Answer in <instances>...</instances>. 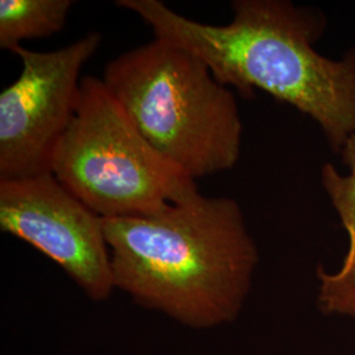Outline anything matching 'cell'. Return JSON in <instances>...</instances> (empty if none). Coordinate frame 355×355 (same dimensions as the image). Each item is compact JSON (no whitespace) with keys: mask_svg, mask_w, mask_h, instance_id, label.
<instances>
[{"mask_svg":"<svg viewBox=\"0 0 355 355\" xmlns=\"http://www.w3.org/2000/svg\"><path fill=\"white\" fill-rule=\"evenodd\" d=\"M340 154L349 168L347 175L327 164L321 168V184L347 233L349 248L337 272L330 274L318 268V304L325 313L355 318V135L346 141Z\"/></svg>","mask_w":355,"mask_h":355,"instance_id":"obj_7","label":"cell"},{"mask_svg":"<svg viewBox=\"0 0 355 355\" xmlns=\"http://www.w3.org/2000/svg\"><path fill=\"white\" fill-rule=\"evenodd\" d=\"M102 79L153 148L195 180L237 165V99L184 46L154 37L110 61Z\"/></svg>","mask_w":355,"mask_h":355,"instance_id":"obj_3","label":"cell"},{"mask_svg":"<svg viewBox=\"0 0 355 355\" xmlns=\"http://www.w3.org/2000/svg\"><path fill=\"white\" fill-rule=\"evenodd\" d=\"M101 44V33H89L58 51L13 49L23 69L0 94V180L53 174L55 152L76 116L82 67Z\"/></svg>","mask_w":355,"mask_h":355,"instance_id":"obj_5","label":"cell"},{"mask_svg":"<svg viewBox=\"0 0 355 355\" xmlns=\"http://www.w3.org/2000/svg\"><path fill=\"white\" fill-rule=\"evenodd\" d=\"M114 288L189 329L234 321L259 254L241 207L200 192L145 217L103 218Z\"/></svg>","mask_w":355,"mask_h":355,"instance_id":"obj_2","label":"cell"},{"mask_svg":"<svg viewBox=\"0 0 355 355\" xmlns=\"http://www.w3.org/2000/svg\"><path fill=\"white\" fill-rule=\"evenodd\" d=\"M140 16L154 37L196 54L216 80L243 96L262 89L308 114L340 154L355 135V48L341 60L321 55L315 44L327 21L322 12L286 0H236L227 26L203 24L159 0H119Z\"/></svg>","mask_w":355,"mask_h":355,"instance_id":"obj_1","label":"cell"},{"mask_svg":"<svg viewBox=\"0 0 355 355\" xmlns=\"http://www.w3.org/2000/svg\"><path fill=\"white\" fill-rule=\"evenodd\" d=\"M0 230L48 257L91 302L116 291L102 217L53 174L0 180Z\"/></svg>","mask_w":355,"mask_h":355,"instance_id":"obj_6","label":"cell"},{"mask_svg":"<svg viewBox=\"0 0 355 355\" xmlns=\"http://www.w3.org/2000/svg\"><path fill=\"white\" fill-rule=\"evenodd\" d=\"M51 173L102 218L157 215L199 192L196 180L153 148L92 76L82 78Z\"/></svg>","mask_w":355,"mask_h":355,"instance_id":"obj_4","label":"cell"},{"mask_svg":"<svg viewBox=\"0 0 355 355\" xmlns=\"http://www.w3.org/2000/svg\"><path fill=\"white\" fill-rule=\"evenodd\" d=\"M71 6V0H1L0 48L12 51L21 41L61 32Z\"/></svg>","mask_w":355,"mask_h":355,"instance_id":"obj_8","label":"cell"}]
</instances>
